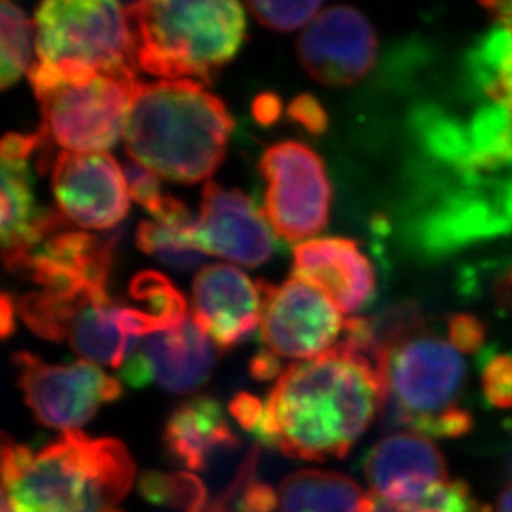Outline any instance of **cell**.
Returning a JSON list of instances; mask_svg holds the SVG:
<instances>
[{
	"instance_id": "1",
	"label": "cell",
	"mask_w": 512,
	"mask_h": 512,
	"mask_svg": "<svg viewBox=\"0 0 512 512\" xmlns=\"http://www.w3.org/2000/svg\"><path fill=\"white\" fill-rule=\"evenodd\" d=\"M385 405V378L367 347L343 339L285 368L264 401L254 436L290 458H343Z\"/></svg>"
},
{
	"instance_id": "2",
	"label": "cell",
	"mask_w": 512,
	"mask_h": 512,
	"mask_svg": "<svg viewBox=\"0 0 512 512\" xmlns=\"http://www.w3.org/2000/svg\"><path fill=\"white\" fill-rule=\"evenodd\" d=\"M135 471L113 438L67 431L39 453L2 438V493L14 512H123Z\"/></svg>"
},
{
	"instance_id": "3",
	"label": "cell",
	"mask_w": 512,
	"mask_h": 512,
	"mask_svg": "<svg viewBox=\"0 0 512 512\" xmlns=\"http://www.w3.org/2000/svg\"><path fill=\"white\" fill-rule=\"evenodd\" d=\"M234 120L203 83L160 80L136 85L126 118L131 160L176 183L213 176L228 150Z\"/></svg>"
},
{
	"instance_id": "4",
	"label": "cell",
	"mask_w": 512,
	"mask_h": 512,
	"mask_svg": "<svg viewBox=\"0 0 512 512\" xmlns=\"http://www.w3.org/2000/svg\"><path fill=\"white\" fill-rule=\"evenodd\" d=\"M136 67L170 82L211 83L241 49L246 14L232 0L126 5Z\"/></svg>"
},
{
	"instance_id": "5",
	"label": "cell",
	"mask_w": 512,
	"mask_h": 512,
	"mask_svg": "<svg viewBox=\"0 0 512 512\" xmlns=\"http://www.w3.org/2000/svg\"><path fill=\"white\" fill-rule=\"evenodd\" d=\"M383 413L390 425L426 438H463L473 415L458 400L466 365L450 342L428 327L382 353Z\"/></svg>"
},
{
	"instance_id": "6",
	"label": "cell",
	"mask_w": 512,
	"mask_h": 512,
	"mask_svg": "<svg viewBox=\"0 0 512 512\" xmlns=\"http://www.w3.org/2000/svg\"><path fill=\"white\" fill-rule=\"evenodd\" d=\"M29 80L42 113L39 133L47 145L57 143L75 153H102L125 133L136 77L35 60Z\"/></svg>"
},
{
	"instance_id": "7",
	"label": "cell",
	"mask_w": 512,
	"mask_h": 512,
	"mask_svg": "<svg viewBox=\"0 0 512 512\" xmlns=\"http://www.w3.org/2000/svg\"><path fill=\"white\" fill-rule=\"evenodd\" d=\"M441 166L450 176L411 221L416 246L445 254L512 231V158Z\"/></svg>"
},
{
	"instance_id": "8",
	"label": "cell",
	"mask_w": 512,
	"mask_h": 512,
	"mask_svg": "<svg viewBox=\"0 0 512 512\" xmlns=\"http://www.w3.org/2000/svg\"><path fill=\"white\" fill-rule=\"evenodd\" d=\"M37 62L136 77L126 7L108 0H49L35 10Z\"/></svg>"
},
{
	"instance_id": "9",
	"label": "cell",
	"mask_w": 512,
	"mask_h": 512,
	"mask_svg": "<svg viewBox=\"0 0 512 512\" xmlns=\"http://www.w3.org/2000/svg\"><path fill=\"white\" fill-rule=\"evenodd\" d=\"M259 171L266 181L264 218L287 242L319 234L329 224L332 186L324 161L299 141L269 146Z\"/></svg>"
},
{
	"instance_id": "10",
	"label": "cell",
	"mask_w": 512,
	"mask_h": 512,
	"mask_svg": "<svg viewBox=\"0 0 512 512\" xmlns=\"http://www.w3.org/2000/svg\"><path fill=\"white\" fill-rule=\"evenodd\" d=\"M17 382L24 400L40 425L78 431L98 410L118 400L123 393L120 380L110 377L90 362L49 365L34 353L14 355Z\"/></svg>"
},
{
	"instance_id": "11",
	"label": "cell",
	"mask_w": 512,
	"mask_h": 512,
	"mask_svg": "<svg viewBox=\"0 0 512 512\" xmlns=\"http://www.w3.org/2000/svg\"><path fill=\"white\" fill-rule=\"evenodd\" d=\"M262 292L261 340L279 358L304 362L334 347L345 329L337 305L299 277L284 284L259 281Z\"/></svg>"
},
{
	"instance_id": "12",
	"label": "cell",
	"mask_w": 512,
	"mask_h": 512,
	"mask_svg": "<svg viewBox=\"0 0 512 512\" xmlns=\"http://www.w3.org/2000/svg\"><path fill=\"white\" fill-rule=\"evenodd\" d=\"M44 145L40 133H7L0 145L2 158V257L9 271L24 269L30 252L47 237L72 228L70 221L55 209L35 206L29 158Z\"/></svg>"
},
{
	"instance_id": "13",
	"label": "cell",
	"mask_w": 512,
	"mask_h": 512,
	"mask_svg": "<svg viewBox=\"0 0 512 512\" xmlns=\"http://www.w3.org/2000/svg\"><path fill=\"white\" fill-rule=\"evenodd\" d=\"M52 189L58 211L80 228H113L130 209L125 173L107 151H60L52 166Z\"/></svg>"
},
{
	"instance_id": "14",
	"label": "cell",
	"mask_w": 512,
	"mask_h": 512,
	"mask_svg": "<svg viewBox=\"0 0 512 512\" xmlns=\"http://www.w3.org/2000/svg\"><path fill=\"white\" fill-rule=\"evenodd\" d=\"M377 50V34L370 20L348 5L324 10L297 44L305 72L329 87H347L367 77Z\"/></svg>"
},
{
	"instance_id": "15",
	"label": "cell",
	"mask_w": 512,
	"mask_h": 512,
	"mask_svg": "<svg viewBox=\"0 0 512 512\" xmlns=\"http://www.w3.org/2000/svg\"><path fill=\"white\" fill-rule=\"evenodd\" d=\"M214 362L211 339L189 315L178 329L141 339L121 367V380L135 388L155 382L166 392L188 395L208 382Z\"/></svg>"
},
{
	"instance_id": "16",
	"label": "cell",
	"mask_w": 512,
	"mask_h": 512,
	"mask_svg": "<svg viewBox=\"0 0 512 512\" xmlns=\"http://www.w3.org/2000/svg\"><path fill=\"white\" fill-rule=\"evenodd\" d=\"M193 244L203 254L247 267L261 266L274 254L271 228L252 199L216 183L204 186Z\"/></svg>"
},
{
	"instance_id": "17",
	"label": "cell",
	"mask_w": 512,
	"mask_h": 512,
	"mask_svg": "<svg viewBox=\"0 0 512 512\" xmlns=\"http://www.w3.org/2000/svg\"><path fill=\"white\" fill-rule=\"evenodd\" d=\"M116 237L93 236L72 228L55 232L30 252L20 274L29 276L40 290L57 294L107 290Z\"/></svg>"
},
{
	"instance_id": "18",
	"label": "cell",
	"mask_w": 512,
	"mask_h": 512,
	"mask_svg": "<svg viewBox=\"0 0 512 512\" xmlns=\"http://www.w3.org/2000/svg\"><path fill=\"white\" fill-rule=\"evenodd\" d=\"M193 319L221 350L236 347L261 325L259 281L229 264H211L193 284Z\"/></svg>"
},
{
	"instance_id": "19",
	"label": "cell",
	"mask_w": 512,
	"mask_h": 512,
	"mask_svg": "<svg viewBox=\"0 0 512 512\" xmlns=\"http://www.w3.org/2000/svg\"><path fill=\"white\" fill-rule=\"evenodd\" d=\"M363 473L370 493L393 504L416 501L450 481L438 446L411 431L378 441L363 459Z\"/></svg>"
},
{
	"instance_id": "20",
	"label": "cell",
	"mask_w": 512,
	"mask_h": 512,
	"mask_svg": "<svg viewBox=\"0 0 512 512\" xmlns=\"http://www.w3.org/2000/svg\"><path fill=\"white\" fill-rule=\"evenodd\" d=\"M294 276L327 295L342 314L362 309L375 292L372 262L357 242L342 237L300 242Z\"/></svg>"
},
{
	"instance_id": "21",
	"label": "cell",
	"mask_w": 512,
	"mask_h": 512,
	"mask_svg": "<svg viewBox=\"0 0 512 512\" xmlns=\"http://www.w3.org/2000/svg\"><path fill=\"white\" fill-rule=\"evenodd\" d=\"M163 443L176 463L198 471L221 451L237 448L239 440L221 403L214 398L196 397L173 411L166 421Z\"/></svg>"
},
{
	"instance_id": "22",
	"label": "cell",
	"mask_w": 512,
	"mask_h": 512,
	"mask_svg": "<svg viewBox=\"0 0 512 512\" xmlns=\"http://www.w3.org/2000/svg\"><path fill=\"white\" fill-rule=\"evenodd\" d=\"M279 512H368L372 493L350 476L325 469H300L277 491Z\"/></svg>"
},
{
	"instance_id": "23",
	"label": "cell",
	"mask_w": 512,
	"mask_h": 512,
	"mask_svg": "<svg viewBox=\"0 0 512 512\" xmlns=\"http://www.w3.org/2000/svg\"><path fill=\"white\" fill-rule=\"evenodd\" d=\"M67 340L87 362L121 368L141 339L126 332L123 305L108 299L83 309L70 325Z\"/></svg>"
},
{
	"instance_id": "24",
	"label": "cell",
	"mask_w": 512,
	"mask_h": 512,
	"mask_svg": "<svg viewBox=\"0 0 512 512\" xmlns=\"http://www.w3.org/2000/svg\"><path fill=\"white\" fill-rule=\"evenodd\" d=\"M196 223L181 201L166 196L155 221H143L136 232V246L146 256L174 269H193L204 261V254L193 244Z\"/></svg>"
},
{
	"instance_id": "25",
	"label": "cell",
	"mask_w": 512,
	"mask_h": 512,
	"mask_svg": "<svg viewBox=\"0 0 512 512\" xmlns=\"http://www.w3.org/2000/svg\"><path fill=\"white\" fill-rule=\"evenodd\" d=\"M110 299L108 290H93L80 294H57L37 290L19 300L20 317L34 334L52 342L67 340L73 320L88 305Z\"/></svg>"
},
{
	"instance_id": "26",
	"label": "cell",
	"mask_w": 512,
	"mask_h": 512,
	"mask_svg": "<svg viewBox=\"0 0 512 512\" xmlns=\"http://www.w3.org/2000/svg\"><path fill=\"white\" fill-rule=\"evenodd\" d=\"M130 295L140 304L135 309L140 312L148 335L178 329L189 317L184 295L160 272L145 271L133 277Z\"/></svg>"
},
{
	"instance_id": "27",
	"label": "cell",
	"mask_w": 512,
	"mask_h": 512,
	"mask_svg": "<svg viewBox=\"0 0 512 512\" xmlns=\"http://www.w3.org/2000/svg\"><path fill=\"white\" fill-rule=\"evenodd\" d=\"M0 85L9 88L25 72H29L32 63V39L35 37V25L25 17L17 5L7 0L2 2L0 10Z\"/></svg>"
},
{
	"instance_id": "28",
	"label": "cell",
	"mask_w": 512,
	"mask_h": 512,
	"mask_svg": "<svg viewBox=\"0 0 512 512\" xmlns=\"http://www.w3.org/2000/svg\"><path fill=\"white\" fill-rule=\"evenodd\" d=\"M368 512H491L488 506L474 498L468 484L450 479L445 484L411 503L393 504L375 498Z\"/></svg>"
},
{
	"instance_id": "29",
	"label": "cell",
	"mask_w": 512,
	"mask_h": 512,
	"mask_svg": "<svg viewBox=\"0 0 512 512\" xmlns=\"http://www.w3.org/2000/svg\"><path fill=\"white\" fill-rule=\"evenodd\" d=\"M140 491L150 503L166 504L186 512L206 504V491L198 478L189 474L146 473Z\"/></svg>"
},
{
	"instance_id": "30",
	"label": "cell",
	"mask_w": 512,
	"mask_h": 512,
	"mask_svg": "<svg viewBox=\"0 0 512 512\" xmlns=\"http://www.w3.org/2000/svg\"><path fill=\"white\" fill-rule=\"evenodd\" d=\"M247 7L269 29L292 32L309 24L322 2H249Z\"/></svg>"
},
{
	"instance_id": "31",
	"label": "cell",
	"mask_w": 512,
	"mask_h": 512,
	"mask_svg": "<svg viewBox=\"0 0 512 512\" xmlns=\"http://www.w3.org/2000/svg\"><path fill=\"white\" fill-rule=\"evenodd\" d=\"M483 393L486 400L496 408H512V357L511 355H493L484 363Z\"/></svg>"
},
{
	"instance_id": "32",
	"label": "cell",
	"mask_w": 512,
	"mask_h": 512,
	"mask_svg": "<svg viewBox=\"0 0 512 512\" xmlns=\"http://www.w3.org/2000/svg\"><path fill=\"white\" fill-rule=\"evenodd\" d=\"M123 173H125L131 198L135 199L136 203L141 204L143 208L148 209V213L156 216L158 211L163 208L166 196H168L161 191V183L158 179L160 176L145 166L138 165L135 161L125 163Z\"/></svg>"
},
{
	"instance_id": "33",
	"label": "cell",
	"mask_w": 512,
	"mask_h": 512,
	"mask_svg": "<svg viewBox=\"0 0 512 512\" xmlns=\"http://www.w3.org/2000/svg\"><path fill=\"white\" fill-rule=\"evenodd\" d=\"M254 458L256 455L247 459L239 476L241 493L237 498V512H272L279 508V496L267 484L252 478V469L256 464Z\"/></svg>"
},
{
	"instance_id": "34",
	"label": "cell",
	"mask_w": 512,
	"mask_h": 512,
	"mask_svg": "<svg viewBox=\"0 0 512 512\" xmlns=\"http://www.w3.org/2000/svg\"><path fill=\"white\" fill-rule=\"evenodd\" d=\"M450 343L458 352H478L486 340V327L471 314H455L448 319Z\"/></svg>"
},
{
	"instance_id": "35",
	"label": "cell",
	"mask_w": 512,
	"mask_h": 512,
	"mask_svg": "<svg viewBox=\"0 0 512 512\" xmlns=\"http://www.w3.org/2000/svg\"><path fill=\"white\" fill-rule=\"evenodd\" d=\"M290 118L312 135H322L329 128V115L317 98L309 93L295 97L287 108Z\"/></svg>"
},
{
	"instance_id": "36",
	"label": "cell",
	"mask_w": 512,
	"mask_h": 512,
	"mask_svg": "<svg viewBox=\"0 0 512 512\" xmlns=\"http://www.w3.org/2000/svg\"><path fill=\"white\" fill-rule=\"evenodd\" d=\"M229 411L239 425L251 433L257 435L261 428L262 415H264V403L249 393H239L229 405Z\"/></svg>"
},
{
	"instance_id": "37",
	"label": "cell",
	"mask_w": 512,
	"mask_h": 512,
	"mask_svg": "<svg viewBox=\"0 0 512 512\" xmlns=\"http://www.w3.org/2000/svg\"><path fill=\"white\" fill-rule=\"evenodd\" d=\"M282 372L284 370H282L281 358L276 357L266 348H262L261 352L252 358L251 375L259 382H267L274 377H281Z\"/></svg>"
},
{
	"instance_id": "38",
	"label": "cell",
	"mask_w": 512,
	"mask_h": 512,
	"mask_svg": "<svg viewBox=\"0 0 512 512\" xmlns=\"http://www.w3.org/2000/svg\"><path fill=\"white\" fill-rule=\"evenodd\" d=\"M252 113L256 116L257 123L272 125L281 116V100L274 93L259 95L252 105Z\"/></svg>"
},
{
	"instance_id": "39",
	"label": "cell",
	"mask_w": 512,
	"mask_h": 512,
	"mask_svg": "<svg viewBox=\"0 0 512 512\" xmlns=\"http://www.w3.org/2000/svg\"><path fill=\"white\" fill-rule=\"evenodd\" d=\"M14 309V299L4 292L0 299V335H2V339H7L14 334Z\"/></svg>"
},
{
	"instance_id": "40",
	"label": "cell",
	"mask_w": 512,
	"mask_h": 512,
	"mask_svg": "<svg viewBox=\"0 0 512 512\" xmlns=\"http://www.w3.org/2000/svg\"><path fill=\"white\" fill-rule=\"evenodd\" d=\"M481 5L488 10L496 24L508 29L512 34V2H486Z\"/></svg>"
},
{
	"instance_id": "41",
	"label": "cell",
	"mask_w": 512,
	"mask_h": 512,
	"mask_svg": "<svg viewBox=\"0 0 512 512\" xmlns=\"http://www.w3.org/2000/svg\"><path fill=\"white\" fill-rule=\"evenodd\" d=\"M494 299L504 309H512V267L504 274V277H501V281H498V284H496Z\"/></svg>"
},
{
	"instance_id": "42",
	"label": "cell",
	"mask_w": 512,
	"mask_h": 512,
	"mask_svg": "<svg viewBox=\"0 0 512 512\" xmlns=\"http://www.w3.org/2000/svg\"><path fill=\"white\" fill-rule=\"evenodd\" d=\"M494 512H512V481L499 494Z\"/></svg>"
},
{
	"instance_id": "43",
	"label": "cell",
	"mask_w": 512,
	"mask_h": 512,
	"mask_svg": "<svg viewBox=\"0 0 512 512\" xmlns=\"http://www.w3.org/2000/svg\"><path fill=\"white\" fill-rule=\"evenodd\" d=\"M224 501H226V496H224V499H221V501H214V503L211 504H204V506H201V508L193 509V511L188 512H228L226 511V504H224Z\"/></svg>"
},
{
	"instance_id": "44",
	"label": "cell",
	"mask_w": 512,
	"mask_h": 512,
	"mask_svg": "<svg viewBox=\"0 0 512 512\" xmlns=\"http://www.w3.org/2000/svg\"><path fill=\"white\" fill-rule=\"evenodd\" d=\"M2 512H14L12 508H10L9 499H7L4 493H2Z\"/></svg>"
},
{
	"instance_id": "45",
	"label": "cell",
	"mask_w": 512,
	"mask_h": 512,
	"mask_svg": "<svg viewBox=\"0 0 512 512\" xmlns=\"http://www.w3.org/2000/svg\"><path fill=\"white\" fill-rule=\"evenodd\" d=\"M511 469H512V466H511Z\"/></svg>"
}]
</instances>
